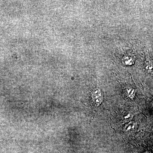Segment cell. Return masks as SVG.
Segmentation results:
<instances>
[{
	"mask_svg": "<svg viewBox=\"0 0 153 153\" xmlns=\"http://www.w3.org/2000/svg\"><path fill=\"white\" fill-rule=\"evenodd\" d=\"M91 97L92 103L95 106H98L101 104L103 100L101 91L99 89H96L93 91L91 93Z\"/></svg>",
	"mask_w": 153,
	"mask_h": 153,
	"instance_id": "6da1fadb",
	"label": "cell"
},
{
	"mask_svg": "<svg viewBox=\"0 0 153 153\" xmlns=\"http://www.w3.org/2000/svg\"><path fill=\"white\" fill-rule=\"evenodd\" d=\"M122 61L126 65L130 66L133 64L134 60L132 57L129 56H126L123 58Z\"/></svg>",
	"mask_w": 153,
	"mask_h": 153,
	"instance_id": "7a4b0ae2",
	"label": "cell"
}]
</instances>
